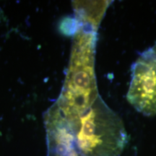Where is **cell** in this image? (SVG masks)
I'll use <instances>...</instances> for the list:
<instances>
[{"label":"cell","instance_id":"7a4b0ae2","mask_svg":"<svg viewBox=\"0 0 156 156\" xmlns=\"http://www.w3.org/2000/svg\"><path fill=\"white\" fill-rule=\"evenodd\" d=\"M64 115L80 156H119L127 145L129 136L122 119L100 95L80 116Z\"/></svg>","mask_w":156,"mask_h":156},{"label":"cell","instance_id":"6da1fadb","mask_svg":"<svg viewBox=\"0 0 156 156\" xmlns=\"http://www.w3.org/2000/svg\"><path fill=\"white\" fill-rule=\"evenodd\" d=\"M74 35L69 67L56 103L67 116H79L98 98L95 72L97 28L80 23Z\"/></svg>","mask_w":156,"mask_h":156},{"label":"cell","instance_id":"3957f363","mask_svg":"<svg viewBox=\"0 0 156 156\" xmlns=\"http://www.w3.org/2000/svg\"><path fill=\"white\" fill-rule=\"evenodd\" d=\"M126 99L144 116L156 114V43L134 62Z\"/></svg>","mask_w":156,"mask_h":156},{"label":"cell","instance_id":"277c9868","mask_svg":"<svg viewBox=\"0 0 156 156\" xmlns=\"http://www.w3.org/2000/svg\"><path fill=\"white\" fill-rule=\"evenodd\" d=\"M109 2V1L76 2V19L80 23L90 24L98 28L107 7L110 5Z\"/></svg>","mask_w":156,"mask_h":156}]
</instances>
